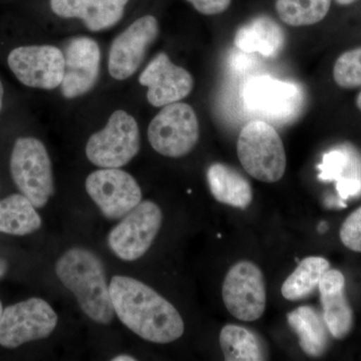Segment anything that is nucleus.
Returning a JSON list of instances; mask_svg holds the SVG:
<instances>
[{"label": "nucleus", "instance_id": "1", "mask_svg": "<svg viewBox=\"0 0 361 361\" xmlns=\"http://www.w3.org/2000/svg\"><path fill=\"white\" fill-rule=\"evenodd\" d=\"M110 292L118 319L145 341L170 343L184 334L179 311L148 285L116 275L111 278Z\"/></svg>", "mask_w": 361, "mask_h": 361}, {"label": "nucleus", "instance_id": "2", "mask_svg": "<svg viewBox=\"0 0 361 361\" xmlns=\"http://www.w3.org/2000/svg\"><path fill=\"white\" fill-rule=\"evenodd\" d=\"M56 273L87 317L99 324L111 322L116 313L110 285L103 262L96 254L80 247L71 248L59 259Z\"/></svg>", "mask_w": 361, "mask_h": 361}, {"label": "nucleus", "instance_id": "3", "mask_svg": "<svg viewBox=\"0 0 361 361\" xmlns=\"http://www.w3.org/2000/svg\"><path fill=\"white\" fill-rule=\"evenodd\" d=\"M237 155L244 170L261 182H278L286 171L283 142L277 130L263 120L244 126L237 141Z\"/></svg>", "mask_w": 361, "mask_h": 361}, {"label": "nucleus", "instance_id": "4", "mask_svg": "<svg viewBox=\"0 0 361 361\" xmlns=\"http://www.w3.org/2000/svg\"><path fill=\"white\" fill-rule=\"evenodd\" d=\"M14 184L35 208L47 205L54 193L51 161L44 145L32 137H20L11 157Z\"/></svg>", "mask_w": 361, "mask_h": 361}, {"label": "nucleus", "instance_id": "5", "mask_svg": "<svg viewBox=\"0 0 361 361\" xmlns=\"http://www.w3.org/2000/svg\"><path fill=\"white\" fill-rule=\"evenodd\" d=\"M141 147L139 126L125 111L111 114L106 127L90 135L85 155L99 168H121L137 155Z\"/></svg>", "mask_w": 361, "mask_h": 361}, {"label": "nucleus", "instance_id": "6", "mask_svg": "<svg viewBox=\"0 0 361 361\" xmlns=\"http://www.w3.org/2000/svg\"><path fill=\"white\" fill-rule=\"evenodd\" d=\"M199 137L198 116L190 104L180 102L163 106L148 128L152 148L168 158H180L191 153Z\"/></svg>", "mask_w": 361, "mask_h": 361}, {"label": "nucleus", "instance_id": "7", "mask_svg": "<svg viewBox=\"0 0 361 361\" xmlns=\"http://www.w3.org/2000/svg\"><path fill=\"white\" fill-rule=\"evenodd\" d=\"M163 214L154 202L142 201L111 229L108 244L115 255L123 261L142 257L160 231Z\"/></svg>", "mask_w": 361, "mask_h": 361}, {"label": "nucleus", "instance_id": "8", "mask_svg": "<svg viewBox=\"0 0 361 361\" xmlns=\"http://www.w3.org/2000/svg\"><path fill=\"white\" fill-rule=\"evenodd\" d=\"M242 97L249 110L275 123L297 118L304 102L298 85L266 75L251 78L244 85Z\"/></svg>", "mask_w": 361, "mask_h": 361}, {"label": "nucleus", "instance_id": "9", "mask_svg": "<svg viewBox=\"0 0 361 361\" xmlns=\"http://www.w3.org/2000/svg\"><path fill=\"white\" fill-rule=\"evenodd\" d=\"M58 324V315L40 298L21 301L4 310L0 317V345L16 348L23 344L47 338Z\"/></svg>", "mask_w": 361, "mask_h": 361}, {"label": "nucleus", "instance_id": "10", "mask_svg": "<svg viewBox=\"0 0 361 361\" xmlns=\"http://www.w3.org/2000/svg\"><path fill=\"white\" fill-rule=\"evenodd\" d=\"M226 308L237 319L252 322L266 308V285L262 271L250 261H240L226 274L222 287Z\"/></svg>", "mask_w": 361, "mask_h": 361}, {"label": "nucleus", "instance_id": "11", "mask_svg": "<svg viewBox=\"0 0 361 361\" xmlns=\"http://www.w3.org/2000/svg\"><path fill=\"white\" fill-rule=\"evenodd\" d=\"M85 190L104 217L118 220L142 202V190L129 173L120 168H101L85 180Z\"/></svg>", "mask_w": 361, "mask_h": 361}, {"label": "nucleus", "instance_id": "12", "mask_svg": "<svg viewBox=\"0 0 361 361\" xmlns=\"http://www.w3.org/2000/svg\"><path fill=\"white\" fill-rule=\"evenodd\" d=\"M7 63L21 84L33 89H56L65 73V56L54 45L16 47L8 54Z\"/></svg>", "mask_w": 361, "mask_h": 361}, {"label": "nucleus", "instance_id": "13", "mask_svg": "<svg viewBox=\"0 0 361 361\" xmlns=\"http://www.w3.org/2000/svg\"><path fill=\"white\" fill-rule=\"evenodd\" d=\"M160 28L155 16L135 20L111 44L109 73L116 80H125L139 70L147 51L158 37Z\"/></svg>", "mask_w": 361, "mask_h": 361}, {"label": "nucleus", "instance_id": "14", "mask_svg": "<svg viewBox=\"0 0 361 361\" xmlns=\"http://www.w3.org/2000/svg\"><path fill=\"white\" fill-rule=\"evenodd\" d=\"M140 84L148 87L147 99L155 108L178 103L191 94L194 78L182 66L172 63L165 52L157 54L139 78Z\"/></svg>", "mask_w": 361, "mask_h": 361}, {"label": "nucleus", "instance_id": "15", "mask_svg": "<svg viewBox=\"0 0 361 361\" xmlns=\"http://www.w3.org/2000/svg\"><path fill=\"white\" fill-rule=\"evenodd\" d=\"M65 73L61 90L66 99H75L92 90L99 78L101 49L96 40L75 37L66 45Z\"/></svg>", "mask_w": 361, "mask_h": 361}, {"label": "nucleus", "instance_id": "16", "mask_svg": "<svg viewBox=\"0 0 361 361\" xmlns=\"http://www.w3.org/2000/svg\"><path fill=\"white\" fill-rule=\"evenodd\" d=\"M323 319L336 339L345 338L353 327V311L345 295V278L341 271H326L319 285Z\"/></svg>", "mask_w": 361, "mask_h": 361}, {"label": "nucleus", "instance_id": "17", "mask_svg": "<svg viewBox=\"0 0 361 361\" xmlns=\"http://www.w3.org/2000/svg\"><path fill=\"white\" fill-rule=\"evenodd\" d=\"M130 0H51L52 13L63 18H78L92 32L113 27L122 20Z\"/></svg>", "mask_w": 361, "mask_h": 361}, {"label": "nucleus", "instance_id": "18", "mask_svg": "<svg viewBox=\"0 0 361 361\" xmlns=\"http://www.w3.org/2000/svg\"><path fill=\"white\" fill-rule=\"evenodd\" d=\"M283 30L268 16H259L237 30L234 44L241 51L259 52L266 59L276 58L283 49Z\"/></svg>", "mask_w": 361, "mask_h": 361}, {"label": "nucleus", "instance_id": "19", "mask_svg": "<svg viewBox=\"0 0 361 361\" xmlns=\"http://www.w3.org/2000/svg\"><path fill=\"white\" fill-rule=\"evenodd\" d=\"M207 182L211 194L219 203L242 210L250 205L253 199L250 183L230 166L212 164L207 170Z\"/></svg>", "mask_w": 361, "mask_h": 361}, {"label": "nucleus", "instance_id": "20", "mask_svg": "<svg viewBox=\"0 0 361 361\" xmlns=\"http://www.w3.org/2000/svg\"><path fill=\"white\" fill-rule=\"evenodd\" d=\"M289 326L299 338V345L306 355L318 357L329 346V329L323 316L310 307L300 306L287 314Z\"/></svg>", "mask_w": 361, "mask_h": 361}, {"label": "nucleus", "instance_id": "21", "mask_svg": "<svg viewBox=\"0 0 361 361\" xmlns=\"http://www.w3.org/2000/svg\"><path fill=\"white\" fill-rule=\"evenodd\" d=\"M319 179L336 180L342 200L361 193L360 165L345 149H334L323 157Z\"/></svg>", "mask_w": 361, "mask_h": 361}, {"label": "nucleus", "instance_id": "22", "mask_svg": "<svg viewBox=\"0 0 361 361\" xmlns=\"http://www.w3.org/2000/svg\"><path fill=\"white\" fill-rule=\"evenodd\" d=\"M32 202L23 194H14L0 201V232L25 236L37 231L42 218Z\"/></svg>", "mask_w": 361, "mask_h": 361}, {"label": "nucleus", "instance_id": "23", "mask_svg": "<svg viewBox=\"0 0 361 361\" xmlns=\"http://www.w3.org/2000/svg\"><path fill=\"white\" fill-rule=\"evenodd\" d=\"M329 269V262L325 258L311 256L303 259L282 285V296L289 301L306 298L315 291L323 275Z\"/></svg>", "mask_w": 361, "mask_h": 361}, {"label": "nucleus", "instance_id": "24", "mask_svg": "<svg viewBox=\"0 0 361 361\" xmlns=\"http://www.w3.org/2000/svg\"><path fill=\"white\" fill-rule=\"evenodd\" d=\"M220 346L225 360L228 361L264 360L262 346L253 332L238 326L228 324L221 330Z\"/></svg>", "mask_w": 361, "mask_h": 361}, {"label": "nucleus", "instance_id": "25", "mask_svg": "<svg viewBox=\"0 0 361 361\" xmlns=\"http://www.w3.org/2000/svg\"><path fill=\"white\" fill-rule=\"evenodd\" d=\"M332 0H276L275 9L287 25L308 26L322 21L329 13Z\"/></svg>", "mask_w": 361, "mask_h": 361}, {"label": "nucleus", "instance_id": "26", "mask_svg": "<svg viewBox=\"0 0 361 361\" xmlns=\"http://www.w3.org/2000/svg\"><path fill=\"white\" fill-rule=\"evenodd\" d=\"M334 78L342 89L361 87V47L343 52L336 59Z\"/></svg>", "mask_w": 361, "mask_h": 361}, {"label": "nucleus", "instance_id": "27", "mask_svg": "<svg viewBox=\"0 0 361 361\" xmlns=\"http://www.w3.org/2000/svg\"><path fill=\"white\" fill-rule=\"evenodd\" d=\"M339 236L349 250L361 252V207L344 221Z\"/></svg>", "mask_w": 361, "mask_h": 361}, {"label": "nucleus", "instance_id": "28", "mask_svg": "<svg viewBox=\"0 0 361 361\" xmlns=\"http://www.w3.org/2000/svg\"><path fill=\"white\" fill-rule=\"evenodd\" d=\"M198 13L216 16L224 13L231 6L232 0H187Z\"/></svg>", "mask_w": 361, "mask_h": 361}, {"label": "nucleus", "instance_id": "29", "mask_svg": "<svg viewBox=\"0 0 361 361\" xmlns=\"http://www.w3.org/2000/svg\"><path fill=\"white\" fill-rule=\"evenodd\" d=\"M137 358L128 355H120L113 358V361H135Z\"/></svg>", "mask_w": 361, "mask_h": 361}, {"label": "nucleus", "instance_id": "30", "mask_svg": "<svg viewBox=\"0 0 361 361\" xmlns=\"http://www.w3.org/2000/svg\"><path fill=\"white\" fill-rule=\"evenodd\" d=\"M7 263L6 262V260H4V259H0V278H2L4 276V274H6L7 271Z\"/></svg>", "mask_w": 361, "mask_h": 361}, {"label": "nucleus", "instance_id": "31", "mask_svg": "<svg viewBox=\"0 0 361 361\" xmlns=\"http://www.w3.org/2000/svg\"><path fill=\"white\" fill-rule=\"evenodd\" d=\"M355 1H357V0H336V4H341V6H349V4H353Z\"/></svg>", "mask_w": 361, "mask_h": 361}, {"label": "nucleus", "instance_id": "32", "mask_svg": "<svg viewBox=\"0 0 361 361\" xmlns=\"http://www.w3.org/2000/svg\"><path fill=\"white\" fill-rule=\"evenodd\" d=\"M4 85H2L1 80H0V111H1L2 109V102H4Z\"/></svg>", "mask_w": 361, "mask_h": 361}, {"label": "nucleus", "instance_id": "33", "mask_svg": "<svg viewBox=\"0 0 361 361\" xmlns=\"http://www.w3.org/2000/svg\"><path fill=\"white\" fill-rule=\"evenodd\" d=\"M356 106H357L358 110L361 111V92L358 94L357 97H356Z\"/></svg>", "mask_w": 361, "mask_h": 361}, {"label": "nucleus", "instance_id": "34", "mask_svg": "<svg viewBox=\"0 0 361 361\" xmlns=\"http://www.w3.org/2000/svg\"><path fill=\"white\" fill-rule=\"evenodd\" d=\"M2 312H4V306H2L1 301H0V317H1Z\"/></svg>", "mask_w": 361, "mask_h": 361}]
</instances>
